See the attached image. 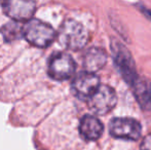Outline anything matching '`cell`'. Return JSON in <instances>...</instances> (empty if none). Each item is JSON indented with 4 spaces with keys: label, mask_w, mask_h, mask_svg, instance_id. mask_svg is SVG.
<instances>
[{
    "label": "cell",
    "mask_w": 151,
    "mask_h": 150,
    "mask_svg": "<svg viewBox=\"0 0 151 150\" xmlns=\"http://www.w3.org/2000/svg\"><path fill=\"white\" fill-rule=\"evenodd\" d=\"M140 148H141V150H151V134L147 135L143 139Z\"/></svg>",
    "instance_id": "4fadbf2b"
},
{
    "label": "cell",
    "mask_w": 151,
    "mask_h": 150,
    "mask_svg": "<svg viewBox=\"0 0 151 150\" xmlns=\"http://www.w3.org/2000/svg\"><path fill=\"white\" fill-rule=\"evenodd\" d=\"M107 63V54L100 47H91L83 56V67L86 72L93 73L101 70Z\"/></svg>",
    "instance_id": "30bf717a"
},
{
    "label": "cell",
    "mask_w": 151,
    "mask_h": 150,
    "mask_svg": "<svg viewBox=\"0 0 151 150\" xmlns=\"http://www.w3.org/2000/svg\"><path fill=\"white\" fill-rule=\"evenodd\" d=\"M23 36L37 47H46L55 40L56 31L47 23L33 19L23 27Z\"/></svg>",
    "instance_id": "7a4b0ae2"
},
{
    "label": "cell",
    "mask_w": 151,
    "mask_h": 150,
    "mask_svg": "<svg viewBox=\"0 0 151 150\" xmlns=\"http://www.w3.org/2000/svg\"><path fill=\"white\" fill-rule=\"evenodd\" d=\"M4 12L17 21L28 20L35 11V3L32 1H7L3 3Z\"/></svg>",
    "instance_id": "ba28073f"
},
{
    "label": "cell",
    "mask_w": 151,
    "mask_h": 150,
    "mask_svg": "<svg viewBox=\"0 0 151 150\" xmlns=\"http://www.w3.org/2000/svg\"><path fill=\"white\" fill-rule=\"evenodd\" d=\"M75 61L67 52H55L48 60V75L55 80H66L74 74Z\"/></svg>",
    "instance_id": "3957f363"
},
{
    "label": "cell",
    "mask_w": 151,
    "mask_h": 150,
    "mask_svg": "<svg viewBox=\"0 0 151 150\" xmlns=\"http://www.w3.org/2000/svg\"><path fill=\"white\" fill-rule=\"evenodd\" d=\"M3 37L6 41H14L23 36V27L17 23H8L1 30Z\"/></svg>",
    "instance_id": "7c38bea8"
},
{
    "label": "cell",
    "mask_w": 151,
    "mask_h": 150,
    "mask_svg": "<svg viewBox=\"0 0 151 150\" xmlns=\"http://www.w3.org/2000/svg\"><path fill=\"white\" fill-rule=\"evenodd\" d=\"M109 132L117 139L137 141L141 136L142 128L138 120L129 117H116L110 121Z\"/></svg>",
    "instance_id": "5b68a950"
},
{
    "label": "cell",
    "mask_w": 151,
    "mask_h": 150,
    "mask_svg": "<svg viewBox=\"0 0 151 150\" xmlns=\"http://www.w3.org/2000/svg\"><path fill=\"white\" fill-rule=\"evenodd\" d=\"M88 107L98 115H105L115 107L117 103L116 93L109 85H100L88 100Z\"/></svg>",
    "instance_id": "277c9868"
},
{
    "label": "cell",
    "mask_w": 151,
    "mask_h": 150,
    "mask_svg": "<svg viewBox=\"0 0 151 150\" xmlns=\"http://www.w3.org/2000/svg\"><path fill=\"white\" fill-rule=\"evenodd\" d=\"M132 86L140 106L144 110H151V81L146 78L137 77Z\"/></svg>",
    "instance_id": "8fae6325"
},
{
    "label": "cell",
    "mask_w": 151,
    "mask_h": 150,
    "mask_svg": "<svg viewBox=\"0 0 151 150\" xmlns=\"http://www.w3.org/2000/svg\"><path fill=\"white\" fill-rule=\"evenodd\" d=\"M103 123L93 115H84L79 123V134L86 141H96L102 136Z\"/></svg>",
    "instance_id": "9c48e42d"
},
{
    "label": "cell",
    "mask_w": 151,
    "mask_h": 150,
    "mask_svg": "<svg viewBox=\"0 0 151 150\" xmlns=\"http://www.w3.org/2000/svg\"><path fill=\"white\" fill-rule=\"evenodd\" d=\"M100 85V79L96 74L81 72L73 79L71 90L77 98L81 100H88Z\"/></svg>",
    "instance_id": "52a82bcc"
},
{
    "label": "cell",
    "mask_w": 151,
    "mask_h": 150,
    "mask_svg": "<svg viewBox=\"0 0 151 150\" xmlns=\"http://www.w3.org/2000/svg\"><path fill=\"white\" fill-rule=\"evenodd\" d=\"M111 48L116 66L119 69L122 77L127 80V83L132 85V83L135 81L138 76L136 74L135 63L131 52L127 50L125 46L115 40L111 42Z\"/></svg>",
    "instance_id": "8992f818"
},
{
    "label": "cell",
    "mask_w": 151,
    "mask_h": 150,
    "mask_svg": "<svg viewBox=\"0 0 151 150\" xmlns=\"http://www.w3.org/2000/svg\"><path fill=\"white\" fill-rule=\"evenodd\" d=\"M59 40L68 50H78L86 45L88 40V30L80 23L74 20H67L59 30Z\"/></svg>",
    "instance_id": "6da1fadb"
}]
</instances>
